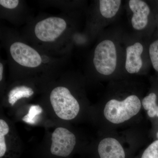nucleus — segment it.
<instances>
[{"instance_id":"1","label":"nucleus","mask_w":158,"mask_h":158,"mask_svg":"<svg viewBox=\"0 0 158 158\" xmlns=\"http://www.w3.org/2000/svg\"><path fill=\"white\" fill-rule=\"evenodd\" d=\"M141 101L135 95L128 96L122 101L110 100L104 110L106 118L114 124H119L127 121L137 115L141 110Z\"/></svg>"},{"instance_id":"2","label":"nucleus","mask_w":158,"mask_h":158,"mask_svg":"<svg viewBox=\"0 0 158 158\" xmlns=\"http://www.w3.org/2000/svg\"><path fill=\"white\" fill-rule=\"evenodd\" d=\"M50 100L54 112L61 119L72 120L78 114V102L65 87L60 86L54 88L51 92Z\"/></svg>"},{"instance_id":"3","label":"nucleus","mask_w":158,"mask_h":158,"mask_svg":"<svg viewBox=\"0 0 158 158\" xmlns=\"http://www.w3.org/2000/svg\"><path fill=\"white\" fill-rule=\"evenodd\" d=\"M117 60L116 46L112 40H103L97 46L93 63L99 73L106 76L112 74L116 69Z\"/></svg>"},{"instance_id":"4","label":"nucleus","mask_w":158,"mask_h":158,"mask_svg":"<svg viewBox=\"0 0 158 158\" xmlns=\"http://www.w3.org/2000/svg\"><path fill=\"white\" fill-rule=\"evenodd\" d=\"M66 27L67 24L63 19L51 17L37 23L34 33L39 40L43 42H53L61 36Z\"/></svg>"},{"instance_id":"5","label":"nucleus","mask_w":158,"mask_h":158,"mask_svg":"<svg viewBox=\"0 0 158 158\" xmlns=\"http://www.w3.org/2000/svg\"><path fill=\"white\" fill-rule=\"evenodd\" d=\"M76 144V138L73 133L65 128H57L52 135L51 153L58 156H68Z\"/></svg>"},{"instance_id":"6","label":"nucleus","mask_w":158,"mask_h":158,"mask_svg":"<svg viewBox=\"0 0 158 158\" xmlns=\"http://www.w3.org/2000/svg\"><path fill=\"white\" fill-rule=\"evenodd\" d=\"M10 52L14 61L25 67L35 68L39 66L42 62L38 52L23 43L12 44L10 46Z\"/></svg>"},{"instance_id":"7","label":"nucleus","mask_w":158,"mask_h":158,"mask_svg":"<svg viewBox=\"0 0 158 158\" xmlns=\"http://www.w3.org/2000/svg\"><path fill=\"white\" fill-rule=\"evenodd\" d=\"M129 6L133 13L131 20L133 28L138 31L143 30L148 23V15L150 12L149 6L141 0H130Z\"/></svg>"},{"instance_id":"8","label":"nucleus","mask_w":158,"mask_h":158,"mask_svg":"<svg viewBox=\"0 0 158 158\" xmlns=\"http://www.w3.org/2000/svg\"><path fill=\"white\" fill-rule=\"evenodd\" d=\"M143 52V45L139 42L127 48L125 69L128 73L134 74L139 72L143 64L141 57Z\"/></svg>"},{"instance_id":"9","label":"nucleus","mask_w":158,"mask_h":158,"mask_svg":"<svg viewBox=\"0 0 158 158\" xmlns=\"http://www.w3.org/2000/svg\"><path fill=\"white\" fill-rule=\"evenodd\" d=\"M100 158H125L123 148L115 138H104L100 142L98 148Z\"/></svg>"},{"instance_id":"10","label":"nucleus","mask_w":158,"mask_h":158,"mask_svg":"<svg viewBox=\"0 0 158 158\" xmlns=\"http://www.w3.org/2000/svg\"><path fill=\"white\" fill-rule=\"evenodd\" d=\"M121 4L120 0H101L99 1L101 14L106 18H112L117 14Z\"/></svg>"},{"instance_id":"11","label":"nucleus","mask_w":158,"mask_h":158,"mask_svg":"<svg viewBox=\"0 0 158 158\" xmlns=\"http://www.w3.org/2000/svg\"><path fill=\"white\" fill-rule=\"evenodd\" d=\"M33 89L25 86H18L12 89L9 94V102L13 106L19 100L28 98L34 94Z\"/></svg>"},{"instance_id":"12","label":"nucleus","mask_w":158,"mask_h":158,"mask_svg":"<svg viewBox=\"0 0 158 158\" xmlns=\"http://www.w3.org/2000/svg\"><path fill=\"white\" fill-rule=\"evenodd\" d=\"M156 98L155 94L152 93L144 97L142 101L144 110H147L148 116L152 118L156 116L158 110V106L156 103Z\"/></svg>"},{"instance_id":"13","label":"nucleus","mask_w":158,"mask_h":158,"mask_svg":"<svg viewBox=\"0 0 158 158\" xmlns=\"http://www.w3.org/2000/svg\"><path fill=\"white\" fill-rule=\"evenodd\" d=\"M9 125L5 120L0 119V157L5 156L7 151L5 136L9 132Z\"/></svg>"},{"instance_id":"14","label":"nucleus","mask_w":158,"mask_h":158,"mask_svg":"<svg viewBox=\"0 0 158 158\" xmlns=\"http://www.w3.org/2000/svg\"><path fill=\"white\" fill-rule=\"evenodd\" d=\"M42 111V108L38 105L31 106L28 113L23 117V121L29 124H34L36 122L37 116L41 114Z\"/></svg>"},{"instance_id":"15","label":"nucleus","mask_w":158,"mask_h":158,"mask_svg":"<svg viewBox=\"0 0 158 158\" xmlns=\"http://www.w3.org/2000/svg\"><path fill=\"white\" fill-rule=\"evenodd\" d=\"M149 54L153 67L158 72V40L154 41L150 45Z\"/></svg>"},{"instance_id":"16","label":"nucleus","mask_w":158,"mask_h":158,"mask_svg":"<svg viewBox=\"0 0 158 158\" xmlns=\"http://www.w3.org/2000/svg\"><path fill=\"white\" fill-rule=\"evenodd\" d=\"M141 158H158V140L153 142L144 150Z\"/></svg>"},{"instance_id":"17","label":"nucleus","mask_w":158,"mask_h":158,"mask_svg":"<svg viewBox=\"0 0 158 158\" xmlns=\"http://www.w3.org/2000/svg\"><path fill=\"white\" fill-rule=\"evenodd\" d=\"M18 0H1L0 5L6 9H14L18 6Z\"/></svg>"},{"instance_id":"18","label":"nucleus","mask_w":158,"mask_h":158,"mask_svg":"<svg viewBox=\"0 0 158 158\" xmlns=\"http://www.w3.org/2000/svg\"><path fill=\"white\" fill-rule=\"evenodd\" d=\"M3 71V66L2 63H0V81L2 79Z\"/></svg>"},{"instance_id":"19","label":"nucleus","mask_w":158,"mask_h":158,"mask_svg":"<svg viewBox=\"0 0 158 158\" xmlns=\"http://www.w3.org/2000/svg\"><path fill=\"white\" fill-rule=\"evenodd\" d=\"M156 116H158V110H157V112Z\"/></svg>"},{"instance_id":"20","label":"nucleus","mask_w":158,"mask_h":158,"mask_svg":"<svg viewBox=\"0 0 158 158\" xmlns=\"http://www.w3.org/2000/svg\"><path fill=\"white\" fill-rule=\"evenodd\" d=\"M157 138H158V132L157 133Z\"/></svg>"}]
</instances>
